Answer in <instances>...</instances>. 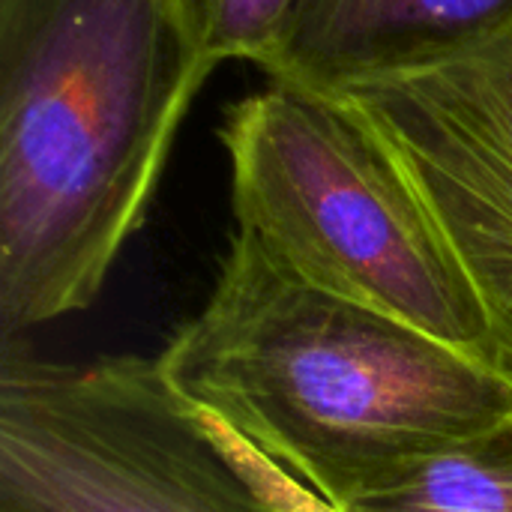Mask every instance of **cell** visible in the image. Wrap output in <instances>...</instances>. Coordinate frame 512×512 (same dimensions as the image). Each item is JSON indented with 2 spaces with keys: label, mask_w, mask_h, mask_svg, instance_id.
Listing matches in <instances>:
<instances>
[{
  "label": "cell",
  "mask_w": 512,
  "mask_h": 512,
  "mask_svg": "<svg viewBox=\"0 0 512 512\" xmlns=\"http://www.w3.org/2000/svg\"><path fill=\"white\" fill-rule=\"evenodd\" d=\"M219 141L237 231L279 267L498 363L486 312L417 192L342 105L270 81L225 111Z\"/></svg>",
  "instance_id": "3"
},
{
  "label": "cell",
  "mask_w": 512,
  "mask_h": 512,
  "mask_svg": "<svg viewBox=\"0 0 512 512\" xmlns=\"http://www.w3.org/2000/svg\"><path fill=\"white\" fill-rule=\"evenodd\" d=\"M201 423L207 426V432L216 438V444L228 453V459L237 465V471L252 483V489L279 512H345L336 510L333 504H327L318 492H312L306 483H300L291 471H285L282 465H276L273 459H267L261 450H255L243 435H237L234 429H228L222 420L201 414Z\"/></svg>",
  "instance_id": "9"
},
{
  "label": "cell",
  "mask_w": 512,
  "mask_h": 512,
  "mask_svg": "<svg viewBox=\"0 0 512 512\" xmlns=\"http://www.w3.org/2000/svg\"><path fill=\"white\" fill-rule=\"evenodd\" d=\"M306 0H183L201 54L219 66L249 60L264 69L291 33Z\"/></svg>",
  "instance_id": "8"
},
{
  "label": "cell",
  "mask_w": 512,
  "mask_h": 512,
  "mask_svg": "<svg viewBox=\"0 0 512 512\" xmlns=\"http://www.w3.org/2000/svg\"><path fill=\"white\" fill-rule=\"evenodd\" d=\"M501 33H512V0H306L261 72L318 90Z\"/></svg>",
  "instance_id": "6"
},
{
  "label": "cell",
  "mask_w": 512,
  "mask_h": 512,
  "mask_svg": "<svg viewBox=\"0 0 512 512\" xmlns=\"http://www.w3.org/2000/svg\"><path fill=\"white\" fill-rule=\"evenodd\" d=\"M396 162L512 372V33L318 87Z\"/></svg>",
  "instance_id": "5"
},
{
  "label": "cell",
  "mask_w": 512,
  "mask_h": 512,
  "mask_svg": "<svg viewBox=\"0 0 512 512\" xmlns=\"http://www.w3.org/2000/svg\"><path fill=\"white\" fill-rule=\"evenodd\" d=\"M0 512H279L156 357L51 363L0 348Z\"/></svg>",
  "instance_id": "4"
},
{
  "label": "cell",
  "mask_w": 512,
  "mask_h": 512,
  "mask_svg": "<svg viewBox=\"0 0 512 512\" xmlns=\"http://www.w3.org/2000/svg\"><path fill=\"white\" fill-rule=\"evenodd\" d=\"M156 366L336 510L512 423L504 366L303 282L243 231Z\"/></svg>",
  "instance_id": "1"
},
{
  "label": "cell",
  "mask_w": 512,
  "mask_h": 512,
  "mask_svg": "<svg viewBox=\"0 0 512 512\" xmlns=\"http://www.w3.org/2000/svg\"><path fill=\"white\" fill-rule=\"evenodd\" d=\"M213 69L183 0H0V348L99 300Z\"/></svg>",
  "instance_id": "2"
},
{
  "label": "cell",
  "mask_w": 512,
  "mask_h": 512,
  "mask_svg": "<svg viewBox=\"0 0 512 512\" xmlns=\"http://www.w3.org/2000/svg\"><path fill=\"white\" fill-rule=\"evenodd\" d=\"M345 512H512V423L429 459Z\"/></svg>",
  "instance_id": "7"
}]
</instances>
